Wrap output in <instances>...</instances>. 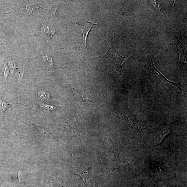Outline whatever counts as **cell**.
I'll return each instance as SVG.
<instances>
[{
    "mask_svg": "<svg viewBox=\"0 0 187 187\" xmlns=\"http://www.w3.org/2000/svg\"><path fill=\"white\" fill-rule=\"evenodd\" d=\"M108 42V49L104 55L99 57L109 60L113 62L118 71L120 76L121 77L123 73V64L124 62L129 57L130 55L126 57L121 56L116 49L112 40H109Z\"/></svg>",
    "mask_w": 187,
    "mask_h": 187,
    "instance_id": "1",
    "label": "cell"
},
{
    "mask_svg": "<svg viewBox=\"0 0 187 187\" xmlns=\"http://www.w3.org/2000/svg\"><path fill=\"white\" fill-rule=\"evenodd\" d=\"M112 114L116 118L123 120L138 130L142 131L145 129L144 122L134 116H128L122 113L117 112H113Z\"/></svg>",
    "mask_w": 187,
    "mask_h": 187,
    "instance_id": "2",
    "label": "cell"
},
{
    "mask_svg": "<svg viewBox=\"0 0 187 187\" xmlns=\"http://www.w3.org/2000/svg\"><path fill=\"white\" fill-rule=\"evenodd\" d=\"M147 63L149 70L151 74L157 75L159 76L162 81L164 82L165 83L170 84L171 85L175 86L181 92H186V88H185L183 84L174 83V82L169 81L159 70H157V69L156 68L155 66L152 58L150 56L148 57Z\"/></svg>",
    "mask_w": 187,
    "mask_h": 187,
    "instance_id": "3",
    "label": "cell"
},
{
    "mask_svg": "<svg viewBox=\"0 0 187 187\" xmlns=\"http://www.w3.org/2000/svg\"><path fill=\"white\" fill-rule=\"evenodd\" d=\"M72 171L73 174L76 175L81 178L87 186L88 187H93L92 177L88 169L73 167L72 168Z\"/></svg>",
    "mask_w": 187,
    "mask_h": 187,
    "instance_id": "4",
    "label": "cell"
},
{
    "mask_svg": "<svg viewBox=\"0 0 187 187\" xmlns=\"http://www.w3.org/2000/svg\"><path fill=\"white\" fill-rule=\"evenodd\" d=\"M83 21L81 23H77L76 24L79 25L81 28L83 36V43L85 48L87 49L88 48L86 46V40L89 32L92 30V29L97 28L99 25L97 24H94L91 23L90 22H89L86 19L85 17Z\"/></svg>",
    "mask_w": 187,
    "mask_h": 187,
    "instance_id": "5",
    "label": "cell"
},
{
    "mask_svg": "<svg viewBox=\"0 0 187 187\" xmlns=\"http://www.w3.org/2000/svg\"><path fill=\"white\" fill-rule=\"evenodd\" d=\"M173 41L176 44L179 53L180 59L179 63L180 66L183 69H185L186 67V56L185 53L183 48L180 43L179 40L177 38H174Z\"/></svg>",
    "mask_w": 187,
    "mask_h": 187,
    "instance_id": "6",
    "label": "cell"
},
{
    "mask_svg": "<svg viewBox=\"0 0 187 187\" xmlns=\"http://www.w3.org/2000/svg\"><path fill=\"white\" fill-rule=\"evenodd\" d=\"M66 121V123L67 124L70 129L71 130H73L80 135L81 132V128L78 122L77 117L75 116H73L67 119Z\"/></svg>",
    "mask_w": 187,
    "mask_h": 187,
    "instance_id": "7",
    "label": "cell"
},
{
    "mask_svg": "<svg viewBox=\"0 0 187 187\" xmlns=\"http://www.w3.org/2000/svg\"><path fill=\"white\" fill-rule=\"evenodd\" d=\"M70 88L73 96L79 101L84 103L94 105V103H93V101L88 99L84 94L77 90L76 89L73 87L72 85H70Z\"/></svg>",
    "mask_w": 187,
    "mask_h": 187,
    "instance_id": "8",
    "label": "cell"
},
{
    "mask_svg": "<svg viewBox=\"0 0 187 187\" xmlns=\"http://www.w3.org/2000/svg\"><path fill=\"white\" fill-rule=\"evenodd\" d=\"M114 155L115 161V164L113 165V166L111 169V175L117 169L121 168V167L127 165L129 164L125 160L122 159L120 157L119 153L117 150L116 152H115Z\"/></svg>",
    "mask_w": 187,
    "mask_h": 187,
    "instance_id": "9",
    "label": "cell"
},
{
    "mask_svg": "<svg viewBox=\"0 0 187 187\" xmlns=\"http://www.w3.org/2000/svg\"><path fill=\"white\" fill-rule=\"evenodd\" d=\"M171 132V127L169 125L166 126L159 134L156 138V142L158 145L162 143V142L166 135H168Z\"/></svg>",
    "mask_w": 187,
    "mask_h": 187,
    "instance_id": "10",
    "label": "cell"
},
{
    "mask_svg": "<svg viewBox=\"0 0 187 187\" xmlns=\"http://www.w3.org/2000/svg\"><path fill=\"white\" fill-rule=\"evenodd\" d=\"M41 31L42 34L45 35L46 39L48 40L49 39L50 37L52 38V35H54L55 32L54 29L47 24L42 25Z\"/></svg>",
    "mask_w": 187,
    "mask_h": 187,
    "instance_id": "11",
    "label": "cell"
},
{
    "mask_svg": "<svg viewBox=\"0 0 187 187\" xmlns=\"http://www.w3.org/2000/svg\"><path fill=\"white\" fill-rule=\"evenodd\" d=\"M25 122L26 123L30 124V126L34 127V128L37 129L38 131H39V132L43 133L44 134L47 136L48 137L52 138L57 140L56 138L53 135L52 133H51L49 129L44 127H42L41 126L40 127L35 126L31 122L27 121H26Z\"/></svg>",
    "mask_w": 187,
    "mask_h": 187,
    "instance_id": "12",
    "label": "cell"
},
{
    "mask_svg": "<svg viewBox=\"0 0 187 187\" xmlns=\"http://www.w3.org/2000/svg\"><path fill=\"white\" fill-rule=\"evenodd\" d=\"M13 104L8 103L7 102L4 101L3 100L0 99V108L1 110V112L4 113L6 108Z\"/></svg>",
    "mask_w": 187,
    "mask_h": 187,
    "instance_id": "13",
    "label": "cell"
},
{
    "mask_svg": "<svg viewBox=\"0 0 187 187\" xmlns=\"http://www.w3.org/2000/svg\"><path fill=\"white\" fill-rule=\"evenodd\" d=\"M44 61L47 64L49 67L51 68H53L54 64L52 57L50 55H46L43 58Z\"/></svg>",
    "mask_w": 187,
    "mask_h": 187,
    "instance_id": "14",
    "label": "cell"
},
{
    "mask_svg": "<svg viewBox=\"0 0 187 187\" xmlns=\"http://www.w3.org/2000/svg\"><path fill=\"white\" fill-rule=\"evenodd\" d=\"M40 98L42 101L43 100L48 99L49 98L50 95L49 94L44 91H40L38 93V94Z\"/></svg>",
    "mask_w": 187,
    "mask_h": 187,
    "instance_id": "15",
    "label": "cell"
},
{
    "mask_svg": "<svg viewBox=\"0 0 187 187\" xmlns=\"http://www.w3.org/2000/svg\"><path fill=\"white\" fill-rule=\"evenodd\" d=\"M57 10V7L56 5L54 3H52L51 4L50 7L49 9V12L52 16H53L55 14Z\"/></svg>",
    "mask_w": 187,
    "mask_h": 187,
    "instance_id": "16",
    "label": "cell"
},
{
    "mask_svg": "<svg viewBox=\"0 0 187 187\" xmlns=\"http://www.w3.org/2000/svg\"><path fill=\"white\" fill-rule=\"evenodd\" d=\"M3 72H4V76H5V79L7 81V78L9 73L8 68L7 65L5 63H3Z\"/></svg>",
    "mask_w": 187,
    "mask_h": 187,
    "instance_id": "17",
    "label": "cell"
},
{
    "mask_svg": "<svg viewBox=\"0 0 187 187\" xmlns=\"http://www.w3.org/2000/svg\"><path fill=\"white\" fill-rule=\"evenodd\" d=\"M41 105L42 107H43L44 109L50 110H54V109L56 108V107L55 106L49 105H48L44 103L41 104Z\"/></svg>",
    "mask_w": 187,
    "mask_h": 187,
    "instance_id": "18",
    "label": "cell"
},
{
    "mask_svg": "<svg viewBox=\"0 0 187 187\" xmlns=\"http://www.w3.org/2000/svg\"><path fill=\"white\" fill-rule=\"evenodd\" d=\"M18 178L19 180V183H21L23 178V177H22L21 173L20 171H19L18 173Z\"/></svg>",
    "mask_w": 187,
    "mask_h": 187,
    "instance_id": "19",
    "label": "cell"
},
{
    "mask_svg": "<svg viewBox=\"0 0 187 187\" xmlns=\"http://www.w3.org/2000/svg\"><path fill=\"white\" fill-rule=\"evenodd\" d=\"M1 52H2L1 46V44H0V54H1Z\"/></svg>",
    "mask_w": 187,
    "mask_h": 187,
    "instance_id": "20",
    "label": "cell"
}]
</instances>
